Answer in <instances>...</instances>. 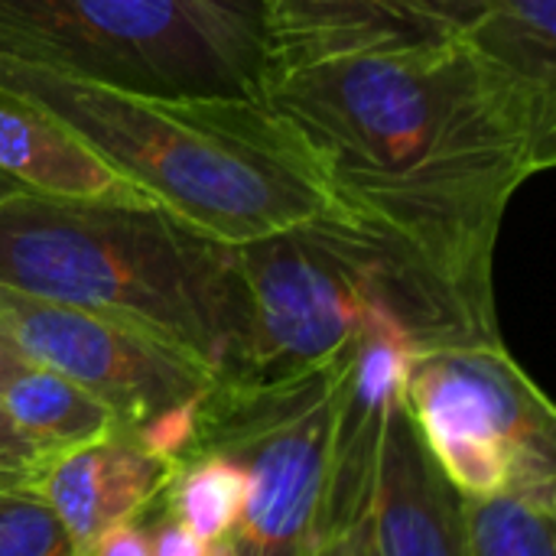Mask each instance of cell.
Instances as JSON below:
<instances>
[{
  "label": "cell",
  "mask_w": 556,
  "mask_h": 556,
  "mask_svg": "<svg viewBox=\"0 0 556 556\" xmlns=\"http://www.w3.org/2000/svg\"><path fill=\"white\" fill-rule=\"evenodd\" d=\"M479 0H264L267 65L463 39Z\"/></svg>",
  "instance_id": "10"
},
{
  "label": "cell",
  "mask_w": 556,
  "mask_h": 556,
  "mask_svg": "<svg viewBox=\"0 0 556 556\" xmlns=\"http://www.w3.org/2000/svg\"><path fill=\"white\" fill-rule=\"evenodd\" d=\"M463 42L544 104H556V0H479Z\"/></svg>",
  "instance_id": "14"
},
{
  "label": "cell",
  "mask_w": 556,
  "mask_h": 556,
  "mask_svg": "<svg viewBox=\"0 0 556 556\" xmlns=\"http://www.w3.org/2000/svg\"><path fill=\"white\" fill-rule=\"evenodd\" d=\"M469 556H556V502L502 492L466 498Z\"/></svg>",
  "instance_id": "16"
},
{
  "label": "cell",
  "mask_w": 556,
  "mask_h": 556,
  "mask_svg": "<svg viewBox=\"0 0 556 556\" xmlns=\"http://www.w3.org/2000/svg\"><path fill=\"white\" fill-rule=\"evenodd\" d=\"M0 59L166 98L264 101V0H0Z\"/></svg>",
  "instance_id": "5"
},
{
  "label": "cell",
  "mask_w": 556,
  "mask_h": 556,
  "mask_svg": "<svg viewBox=\"0 0 556 556\" xmlns=\"http://www.w3.org/2000/svg\"><path fill=\"white\" fill-rule=\"evenodd\" d=\"M404 397L466 498L518 492L556 502V410L505 339L417 352Z\"/></svg>",
  "instance_id": "7"
},
{
  "label": "cell",
  "mask_w": 556,
  "mask_h": 556,
  "mask_svg": "<svg viewBox=\"0 0 556 556\" xmlns=\"http://www.w3.org/2000/svg\"><path fill=\"white\" fill-rule=\"evenodd\" d=\"M264 104L349 215L417 248L495 309L492 257L518 189L556 160L544 104L463 39L270 62Z\"/></svg>",
  "instance_id": "1"
},
{
  "label": "cell",
  "mask_w": 556,
  "mask_h": 556,
  "mask_svg": "<svg viewBox=\"0 0 556 556\" xmlns=\"http://www.w3.org/2000/svg\"><path fill=\"white\" fill-rule=\"evenodd\" d=\"M46 456L10 424V417L0 410V492L33 485Z\"/></svg>",
  "instance_id": "19"
},
{
  "label": "cell",
  "mask_w": 556,
  "mask_h": 556,
  "mask_svg": "<svg viewBox=\"0 0 556 556\" xmlns=\"http://www.w3.org/2000/svg\"><path fill=\"white\" fill-rule=\"evenodd\" d=\"M0 410L46 459L121 427L88 391L7 349H0Z\"/></svg>",
  "instance_id": "13"
},
{
  "label": "cell",
  "mask_w": 556,
  "mask_h": 556,
  "mask_svg": "<svg viewBox=\"0 0 556 556\" xmlns=\"http://www.w3.org/2000/svg\"><path fill=\"white\" fill-rule=\"evenodd\" d=\"M0 287L124 323L215 378L241 371L251 303L238 244L156 199L7 195Z\"/></svg>",
  "instance_id": "3"
},
{
  "label": "cell",
  "mask_w": 556,
  "mask_h": 556,
  "mask_svg": "<svg viewBox=\"0 0 556 556\" xmlns=\"http://www.w3.org/2000/svg\"><path fill=\"white\" fill-rule=\"evenodd\" d=\"M368 515L378 556H469L466 495L433 459L404 394L384 414Z\"/></svg>",
  "instance_id": "9"
},
{
  "label": "cell",
  "mask_w": 556,
  "mask_h": 556,
  "mask_svg": "<svg viewBox=\"0 0 556 556\" xmlns=\"http://www.w3.org/2000/svg\"><path fill=\"white\" fill-rule=\"evenodd\" d=\"M0 94L55 117L117 176L225 241L345 212L264 101L166 98L0 59Z\"/></svg>",
  "instance_id": "2"
},
{
  "label": "cell",
  "mask_w": 556,
  "mask_h": 556,
  "mask_svg": "<svg viewBox=\"0 0 556 556\" xmlns=\"http://www.w3.org/2000/svg\"><path fill=\"white\" fill-rule=\"evenodd\" d=\"M0 556H78L72 534L33 489L0 492Z\"/></svg>",
  "instance_id": "17"
},
{
  "label": "cell",
  "mask_w": 556,
  "mask_h": 556,
  "mask_svg": "<svg viewBox=\"0 0 556 556\" xmlns=\"http://www.w3.org/2000/svg\"><path fill=\"white\" fill-rule=\"evenodd\" d=\"M143 518L150 525V556H222L218 544H208V541L195 538L189 528H182L163 508V498Z\"/></svg>",
  "instance_id": "20"
},
{
  "label": "cell",
  "mask_w": 556,
  "mask_h": 556,
  "mask_svg": "<svg viewBox=\"0 0 556 556\" xmlns=\"http://www.w3.org/2000/svg\"><path fill=\"white\" fill-rule=\"evenodd\" d=\"M0 349L42 365L94 401L121 427L202 401L215 375L182 352L108 316L0 287Z\"/></svg>",
  "instance_id": "8"
},
{
  "label": "cell",
  "mask_w": 556,
  "mask_h": 556,
  "mask_svg": "<svg viewBox=\"0 0 556 556\" xmlns=\"http://www.w3.org/2000/svg\"><path fill=\"white\" fill-rule=\"evenodd\" d=\"M313 556H378L375 534H371V515H362L349 528L323 538V544Z\"/></svg>",
  "instance_id": "21"
},
{
  "label": "cell",
  "mask_w": 556,
  "mask_h": 556,
  "mask_svg": "<svg viewBox=\"0 0 556 556\" xmlns=\"http://www.w3.org/2000/svg\"><path fill=\"white\" fill-rule=\"evenodd\" d=\"M205 397V394H202ZM195 420H199V401H189V404H179V407H169L156 417H150L147 424L140 427H127L150 453L163 456V459H179L192 437H195Z\"/></svg>",
  "instance_id": "18"
},
{
  "label": "cell",
  "mask_w": 556,
  "mask_h": 556,
  "mask_svg": "<svg viewBox=\"0 0 556 556\" xmlns=\"http://www.w3.org/2000/svg\"><path fill=\"white\" fill-rule=\"evenodd\" d=\"M16 192H23V189H20L7 173H0V202H3L7 195H16Z\"/></svg>",
  "instance_id": "23"
},
{
  "label": "cell",
  "mask_w": 556,
  "mask_h": 556,
  "mask_svg": "<svg viewBox=\"0 0 556 556\" xmlns=\"http://www.w3.org/2000/svg\"><path fill=\"white\" fill-rule=\"evenodd\" d=\"M339 414V358L270 381L215 378L199 401L189 446L244 472V505L222 556H313Z\"/></svg>",
  "instance_id": "6"
},
{
  "label": "cell",
  "mask_w": 556,
  "mask_h": 556,
  "mask_svg": "<svg viewBox=\"0 0 556 556\" xmlns=\"http://www.w3.org/2000/svg\"><path fill=\"white\" fill-rule=\"evenodd\" d=\"M88 556H150V525L140 515L130 525L114 528Z\"/></svg>",
  "instance_id": "22"
},
{
  "label": "cell",
  "mask_w": 556,
  "mask_h": 556,
  "mask_svg": "<svg viewBox=\"0 0 556 556\" xmlns=\"http://www.w3.org/2000/svg\"><path fill=\"white\" fill-rule=\"evenodd\" d=\"M244 505V472L235 459L215 450L189 446L176 459L173 482L163 492V508L208 544H222Z\"/></svg>",
  "instance_id": "15"
},
{
  "label": "cell",
  "mask_w": 556,
  "mask_h": 556,
  "mask_svg": "<svg viewBox=\"0 0 556 556\" xmlns=\"http://www.w3.org/2000/svg\"><path fill=\"white\" fill-rule=\"evenodd\" d=\"M0 173L52 199H153L101 163L55 117L0 94Z\"/></svg>",
  "instance_id": "12"
},
{
  "label": "cell",
  "mask_w": 556,
  "mask_h": 556,
  "mask_svg": "<svg viewBox=\"0 0 556 556\" xmlns=\"http://www.w3.org/2000/svg\"><path fill=\"white\" fill-rule=\"evenodd\" d=\"M176 463L150 453L127 427L91 443L49 456L33 489L49 502L78 556H88L104 534L147 515L173 482Z\"/></svg>",
  "instance_id": "11"
},
{
  "label": "cell",
  "mask_w": 556,
  "mask_h": 556,
  "mask_svg": "<svg viewBox=\"0 0 556 556\" xmlns=\"http://www.w3.org/2000/svg\"><path fill=\"white\" fill-rule=\"evenodd\" d=\"M248 342L235 378L270 381L339 358L368 319L417 352L502 342L495 309L476 306L404 238L326 212L238 244Z\"/></svg>",
  "instance_id": "4"
}]
</instances>
